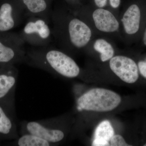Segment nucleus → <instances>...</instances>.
Here are the masks:
<instances>
[{
    "instance_id": "obj_1",
    "label": "nucleus",
    "mask_w": 146,
    "mask_h": 146,
    "mask_svg": "<svg viewBox=\"0 0 146 146\" xmlns=\"http://www.w3.org/2000/svg\"><path fill=\"white\" fill-rule=\"evenodd\" d=\"M25 63L54 75L68 78H75L80 73L78 65L70 56L48 46L27 51Z\"/></svg>"
},
{
    "instance_id": "obj_2",
    "label": "nucleus",
    "mask_w": 146,
    "mask_h": 146,
    "mask_svg": "<svg viewBox=\"0 0 146 146\" xmlns=\"http://www.w3.org/2000/svg\"><path fill=\"white\" fill-rule=\"evenodd\" d=\"M65 122L62 116L36 121H22L20 123V133L34 134L54 146L58 145L66 136Z\"/></svg>"
},
{
    "instance_id": "obj_3",
    "label": "nucleus",
    "mask_w": 146,
    "mask_h": 146,
    "mask_svg": "<svg viewBox=\"0 0 146 146\" xmlns=\"http://www.w3.org/2000/svg\"><path fill=\"white\" fill-rule=\"evenodd\" d=\"M121 101V96L114 91L103 88H95L78 98L76 109L79 112H108L116 108Z\"/></svg>"
},
{
    "instance_id": "obj_4",
    "label": "nucleus",
    "mask_w": 146,
    "mask_h": 146,
    "mask_svg": "<svg viewBox=\"0 0 146 146\" xmlns=\"http://www.w3.org/2000/svg\"><path fill=\"white\" fill-rule=\"evenodd\" d=\"M29 17L26 24L19 33L21 38L25 43L34 46H48L53 36L49 22L37 16Z\"/></svg>"
},
{
    "instance_id": "obj_5",
    "label": "nucleus",
    "mask_w": 146,
    "mask_h": 146,
    "mask_svg": "<svg viewBox=\"0 0 146 146\" xmlns=\"http://www.w3.org/2000/svg\"><path fill=\"white\" fill-rule=\"evenodd\" d=\"M25 43L19 34L0 33V64L25 63Z\"/></svg>"
},
{
    "instance_id": "obj_6",
    "label": "nucleus",
    "mask_w": 146,
    "mask_h": 146,
    "mask_svg": "<svg viewBox=\"0 0 146 146\" xmlns=\"http://www.w3.org/2000/svg\"><path fill=\"white\" fill-rule=\"evenodd\" d=\"M18 75V69L14 65L0 64V102L15 106Z\"/></svg>"
},
{
    "instance_id": "obj_7",
    "label": "nucleus",
    "mask_w": 146,
    "mask_h": 146,
    "mask_svg": "<svg viewBox=\"0 0 146 146\" xmlns=\"http://www.w3.org/2000/svg\"><path fill=\"white\" fill-rule=\"evenodd\" d=\"M52 20H54L62 24L66 27L52 22V24L58 25L63 28L57 26L53 25V28L62 29L66 30L67 35L70 43L73 47L77 49H80L86 46L91 39V31L89 26L83 21L78 18H73L67 22L66 27L61 23L59 21L53 18Z\"/></svg>"
},
{
    "instance_id": "obj_8",
    "label": "nucleus",
    "mask_w": 146,
    "mask_h": 146,
    "mask_svg": "<svg viewBox=\"0 0 146 146\" xmlns=\"http://www.w3.org/2000/svg\"><path fill=\"white\" fill-rule=\"evenodd\" d=\"M110 67L118 77L126 83H135L139 78L138 65L130 58L123 56H114L110 59Z\"/></svg>"
},
{
    "instance_id": "obj_9",
    "label": "nucleus",
    "mask_w": 146,
    "mask_h": 146,
    "mask_svg": "<svg viewBox=\"0 0 146 146\" xmlns=\"http://www.w3.org/2000/svg\"><path fill=\"white\" fill-rule=\"evenodd\" d=\"M19 136L15 106L0 102V142L13 141Z\"/></svg>"
},
{
    "instance_id": "obj_10",
    "label": "nucleus",
    "mask_w": 146,
    "mask_h": 146,
    "mask_svg": "<svg viewBox=\"0 0 146 146\" xmlns=\"http://www.w3.org/2000/svg\"><path fill=\"white\" fill-rule=\"evenodd\" d=\"M23 6H15L8 2L0 5V33L10 31L19 25L23 16Z\"/></svg>"
},
{
    "instance_id": "obj_11",
    "label": "nucleus",
    "mask_w": 146,
    "mask_h": 146,
    "mask_svg": "<svg viewBox=\"0 0 146 146\" xmlns=\"http://www.w3.org/2000/svg\"><path fill=\"white\" fill-rule=\"evenodd\" d=\"M93 18L95 26L100 31L114 32L119 28V22L109 11L103 9H98L93 13Z\"/></svg>"
},
{
    "instance_id": "obj_12",
    "label": "nucleus",
    "mask_w": 146,
    "mask_h": 146,
    "mask_svg": "<svg viewBox=\"0 0 146 146\" xmlns=\"http://www.w3.org/2000/svg\"><path fill=\"white\" fill-rule=\"evenodd\" d=\"M24 10L29 17L37 16L49 22L51 12L47 0H21Z\"/></svg>"
},
{
    "instance_id": "obj_13",
    "label": "nucleus",
    "mask_w": 146,
    "mask_h": 146,
    "mask_svg": "<svg viewBox=\"0 0 146 146\" xmlns=\"http://www.w3.org/2000/svg\"><path fill=\"white\" fill-rule=\"evenodd\" d=\"M141 13L138 5H131L124 14L122 22L126 33L133 35L136 33L140 28Z\"/></svg>"
},
{
    "instance_id": "obj_14",
    "label": "nucleus",
    "mask_w": 146,
    "mask_h": 146,
    "mask_svg": "<svg viewBox=\"0 0 146 146\" xmlns=\"http://www.w3.org/2000/svg\"><path fill=\"white\" fill-rule=\"evenodd\" d=\"M11 143L16 146H54L52 144L39 136L31 133H24Z\"/></svg>"
},
{
    "instance_id": "obj_15",
    "label": "nucleus",
    "mask_w": 146,
    "mask_h": 146,
    "mask_svg": "<svg viewBox=\"0 0 146 146\" xmlns=\"http://www.w3.org/2000/svg\"><path fill=\"white\" fill-rule=\"evenodd\" d=\"M95 50L100 54L101 60L105 62L112 58L114 54V50L112 45L104 39L96 40L94 45Z\"/></svg>"
},
{
    "instance_id": "obj_16",
    "label": "nucleus",
    "mask_w": 146,
    "mask_h": 146,
    "mask_svg": "<svg viewBox=\"0 0 146 146\" xmlns=\"http://www.w3.org/2000/svg\"><path fill=\"white\" fill-rule=\"evenodd\" d=\"M115 135V131L111 123L105 120L100 123L94 133V139H101L110 142Z\"/></svg>"
},
{
    "instance_id": "obj_17",
    "label": "nucleus",
    "mask_w": 146,
    "mask_h": 146,
    "mask_svg": "<svg viewBox=\"0 0 146 146\" xmlns=\"http://www.w3.org/2000/svg\"><path fill=\"white\" fill-rule=\"evenodd\" d=\"M111 146H131L127 144L122 136L120 135H114L110 139Z\"/></svg>"
},
{
    "instance_id": "obj_18",
    "label": "nucleus",
    "mask_w": 146,
    "mask_h": 146,
    "mask_svg": "<svg viewBox=\"0 0 146 146\" xmlns=\"http://www.w3.org/2000/svg\"><path fill=\"white\" fill-rule=\"evenodd\" d=\"M107 0H95V3L100 8L104 7L106 5ZM110 5L114 8H117L120 5V0H109Z\"/></svg>"
},
{
    "instance_id": "obj_19",
    "label": "nucleus",
    "mask_w": 146,
    "mask_h": 146,
    "mask_svg": "<svg viewBox=\"0 0 146 146\" xmlns=\"http://www.w3.org/2000/svg\"><path fill=\"white\" fill-rule=\"evenodd\" d=\"M138 70L141 75L146 79V61H139L138 63Z\"/></svg>"
},
{
    "instance_id": "obj_20",
    "label": "nucleus",
    "mask_w": 146,
    "mask_h": 146,
    "mask_svg": "<svg viewBox=\"0 0 146 146\" xmlns=\"http://www.w3.org/2000/svg\"><path fill=\"white\" fill-rule=\"evenodd\" d=\"M93 146H110L109 142L101 139H94L92 143Z\"/></svg>"
},
{
    "instance_id": "obj_21",
    "label": "nucleus",
    "mask_w": 146,
    "mask_h": 146,
    "mask_svg": "<svg viewBox=\"0 0 146 146\" xmlns=\"http://www.w3.org/2000/svg\"><path fill=\"white\" fill-rule=\"evenodd\" d=\"M143 41L144 44L146 46V28L144 32L143 37Z\"/></svg>"
},
{
    "instance_id": "obj_22",
    "label": "nucleus",
    "mask_w": 146,
    "mask_h": 146,
    "mask_svg": "<svg viewBox=\"0 0 146 146\" xmlns=\"http://www.w3.org/2000/svg\"><path fill=\"white\" fill-rule=\"evenodd\" d=\"M144 146H146V143L145 144V145H144Z\"/></svg>"
}]
</instances>
